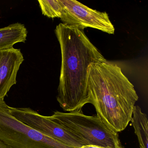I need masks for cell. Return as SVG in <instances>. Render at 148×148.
<instances>
[{
    "instance_id": "1",
    "label": "cell",
    "mask_w": 148,
    "mask_h": 148,
    "mask_svg": "<svg viewBox=\"0 0 148 148\" xmlns=\"http://www.w3.org/2000/svg\"><path fill=\"white\" fill-rule=\"evenodd\" d=\"M60 45L61 65L57 97L64 111L90 103L88 87L90 64L107 61L86 35L84 29L61 23L54 30Z\"/></svg>"
},
{
    "instance_id": "2",
    "label": "cell",
    "mask_w": 148,
    "mask_h": 148,
    "mask_svg": "<svg viewBox=\"0 0 148 148\" xmlns=\"http://www.w3.org/2000/svg\"><path fill=\"white\" fill-rule=\"evenodd\" d=\"M88 87L97 116L112 130L123 131L130 122L138 97L121 68L107 61L91 64Z\"/></svg>"
},
{
    "instance_id": "3",
    "label": "cell",
    "mask_w": 148,
    "mask_h": 148,
    "mask_svg": "<svg viewBox=\"0 0 148 148\" xmlns=\"http://www.w3.org/2000/svg\"><path fill=\"white\" fill-rule=\"evenodd\" d=\"M51 118L83 145L124 148L118 132L107 127L96 115H84L82 109L70 112H54Z\"/></svg>"
},
{
    "instance_id": "4",
    "label": "cell",
    "mask_w": 148,
    "mask_h": 148,
    "mask_svg": "<svg viewBox=\"0 0 148 148\" xmlns=\"http://www.w3.org/2000/svg\"><path fill=\"white\" fill-rule=\"evenodd\" d=\"M0 140L8 148H76L54 140L15 119L4 99H0Z\"/></svg>"
},
{
    "instance_id": "5",
    "label": "cell",
    "mask_w": 148,
    "mask_h": 148,
    "mask_svg": "<svg viewBox=\"0 0 148 148\" xmlns=\"http://www.w3.org/2000/svg\"><path fill=\"white\" fill-rule=\"evenodd\" d=\"M63 24L82 29L87 27L114 34L115 28L106 12L93 10L76 0H60Z\"/></svg>"
},
{
    "instance_id": "6",
    "label": "cell",
    "mask_w": 148,
    "mask_h": 148,
    "mask_svg": "<svg viewBox=\"0 0 148 148\" xmlns=\"http://www.w3.org/2000/svg\"><path fill=\"white\" fill-rule=\"evenodd\" d=\"M12 116L26 125L44 135L71 147L80 148L84 146L73 136L51 119L30 108H14L9 106Z\"/></svg>"
},
{
    "instance_id": "7",
    "label": "cell",
    "mask_w": 148,
    "mask_h": 148,
    "mask_svg": "<svg viewBox=\"0 0 148 148\" xmlns=\"http://www.w3.org/2000/svg\"><path fill=\"white\" fill-rule=\"evenodd\" d=\"M24 60L20 49L0 50V99H4L16 84L17 74Z\"/></svg>"
},
{
    "instance_id": "8",
    "label": "cell",
    "mask_w": 148,
    "mask_h": 148,
    "mask_svg": "<svg viewBox=\"0 0 148 148\" xmlns=\"http://www.w3.org/2000/svg\"><path fill=\"white\" fill-rule=\"evenodd\" d=\"M27 32L25 25L19 23L0 28V50L12 48L18 43H25Z\"/></svg>"
},
{
    "instance_id": "9",
    "label": "cell",
    "mask_w": 148,
    "mask_h": 148,
    "mask_svg": "<svg viewBox=\"0 0 148 148\" xmlns=\"http://www.w3.org/2000/svg\"><path fill=\"white\" fill-rule=\"evenodd\" d=\"M130 122L137 137L140 148H148V119L139 106H134Z\"/></svg>"
},
{
    "instance_id": "10",
    "label": "cell",
    "mask_w": 148,
    "mask_h": 148,
    "mask_svg": "<svg viewBox=\"0 0 148 148\" xmlns=\"http://www.w3.org/2000/svg\"><path fill=\"white\" fill-rule=\"evenodd\" d=\"M38 2L43 15L51 18H60L63 9L60 0H38Z\"/></svg>"
},
{
    "instance_id": "11",
    "label": "cell",
    "mask_w": 148,
    "mask_h": 148,
    "mask_svg": "<svg viewBox=\"0 0 148 148\" xmlns=\"http://www.w3.org/2000/svg\"><path fill=\"white\" fill-rule=\"evenodd\" d=\"M80 148H106L104 147H101V146H97V145H86L82 146Z\"/></svg>"
},
{
    "instance_id": "12",
    "label": "cell",
    "mask_w": 148,
    "mask_h": 148,
    "mask_svg": "<svg viewBox=\"0 0 148 148\" xmlns=\"http://www.w3.org/2000/svg\"><path fill=\"white\" fill-rule=\"evenodd\" d=\"M0 148H8V147L2 141L0 140Z\"/></svg>"
}]
</instances>
